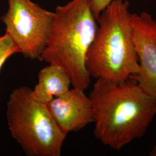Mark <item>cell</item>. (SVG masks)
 <instances>
[{"mask_svg":"<svg viewBox=\"0 0 156 156\" xmlns=\"http://www.w3.org/2000/svg\"><path fill=\"white\" fill-rule=\"evenodd\" d=\"M8 10L1 17L6 33L26 58L38 59L50 35L55 13L42 8L31 0H8Z\"/></svg>","mask_w":156,"mask_h":156,"instance_id":"5","label":"cell"},{"mask_svg":"<svg viewBox=\"0 0 156 156\" xmlns=\"http://www.w3.org/2000/svg\"><path fill=\"white\" fill-rule=\"evenodd\" d=\"M149 156H156V144L153 147V149L151 150L149 153Z\"/></svg>","mask_w":156,"mask_h":156,"instance_id":"11","label":"cell"},{"mask_svg":"<svg viewBox=\"0 0 156 156\" xmlns=\"http://www.w3.org/2000/svg\"><path fill=\"white\" fill-rule=\"evenodd\" d=\"M114 0H91V6L95 19L97 20L101 13Z\"/></svg>","mask_w":156,"mask_h":156,"instance_id":"10","label":"cell"},{"mask_svg":"<svg viewBox=\"0 0 156 156\" xmlns=\"http://www.w3.org/2000/svg\"><path fill=\"white\" fill-rule=\"evenodd\" d=\"M94 135L115 151L142 138L156 116V98L132 79H97L90 92Z\"/></svg>","mask_w":156,"mask_h":156,"instance_id":"1","label":"cell"},{"mask_svg":"<svg viewBox=\"0 0 156 156\" xmlns=\"http://www.w3.org/2000/svg\"><path fill=\"white\" fill-rule=\"evenodd\" d=\"M129 21L139 69L129 78L156 98V17L147 12L130 13Z\"/></svg>","mask_w":156,"mask_h":156,"instance_id":"6","label":"cell"},{"mask_svg":"<svg viewBox=\"0 0 156 156\" xmlns=\"http://www.w3.org/2000/svg\"><path fill=\"white\" fill-rule=\"evenodd\" d=\"M129 5L127 0H114L97 19L98 29L86 61L91 77L121 82L138 72Z\"/></svg>","mask_w":156,"mask_h":156,"instance_id":"3","label":"cell"},{"mask_svg":"<svg viewBox=\"0 0 156 156\" xmlns=\"http://www.w3.org/2000/svg\"><path fill=\"white\" fill-rule=\"evenodd\" d=\"M38 83L32 89L35 99L46 104L54 97L69 90L71 80L68 73L62 67L49 64L38 73Z\"/></svg>","mask_w":156,"mask_h":156,"instance_id":"8","label":"cell"},{"mask_svg":"<svg viewBox=\"0 0 156 156\" xmlns=\"http://www.w3.org/2000/svg\"><path fill=\"white\" fill-rule=\"evenodd\" d=\"M6 116L13 139L28 156H60L67 134L58 126L46 104L34 98L32 89L12 91Z\"/></svg>","mask_w":156,"mask_h":156,"instance_id":"4","label":"cell"},{"mask_svg":"<svg viewBox=\"0 0 156 156\" xmlns=\"http://www.w3.org/2000/svg\"><path fill=\"white\" fill-rule=\"evenodd\" d=\"M19 50L11 38L5 33L0 37V70L5 62Z\"/></svg>","mask_w":156,"mask_h":156,"instance_id":"9","label":"cell"},{"mask_svg":"<svg viewBox=\"0 0 156 156\" xmlns=\"http://www.w3.org/2000/svg\"><path fill=\"white\" fill-rule=\"evenodd\" d=\"M46 105L58 126L66 134L78 131L93 123L91 102L83 90L73 87Z\"/></svg>","mask_w":156,"mask_h":156,"instance_id":"7","label":"cell"},{"mask_svg":"<svg viewBox=\"0 0 156 156\" xmlns=\"http://www.w3.org/2000/svg\"><path fill=\"white\" fill-rule=\"evenodd\" d=\"M97 29L91 0H72L58 6L40 60L63 68L73 87L87 89L91 77L86 65V56Z\"/></svg>","mask_w":156,"mask_h":156,"instance_id":"2","label":"cell"}]
</instances>
